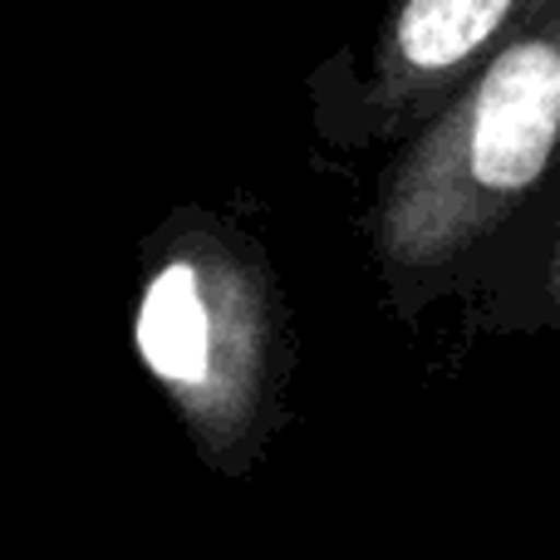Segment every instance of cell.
Instances as JSON below:
<instances>
[{
  "label": "cell",
  "instance_id": "1",
  "mask_svg": "<svg viewBox=\"0 0 560 560\" xmlns=\"http://www.w3.org/2000/svg\"><path fill=\"white\" fill-rule=\"evenodd\" d=\"M560 143V5L506 39L433 124L394 183L388 226L404 246L443 242L536 187Z\"/></svg>",
  "mask_w": 560,
  "mask_h": 560
},
{
  "label": "cell",
  "instance_id": "3",
  "mask_svg": "<svg viewBox=\"0 0 560 560\" xmlns=\"http://www.w3.org/2000/svg\"><path fill=\"white\" fill-rule=\"evenodd\" d=\"M556 5L560 0H394L374 49L369 104L378 114L423 104Z\"/></svg>",
  "mask_w": 560,
  "mask_h": 560
},
{
  "label": "cell",
  "instance_id": "2",
  "mask_svg": "<svg viewBox=\"0 0 560 560\" xmlns=\"http://www.w3.org/2000/svg\"><path fill=\"white\" fill-rule=\"evenodd\" d=\"M133 345L207 457L232 453L256 418L261 300L222 236L173 226L158 242V261L138 295Z\"/></svg>",
  "mask_w": 560,
  "mask_h": 560
}]
</instances>
